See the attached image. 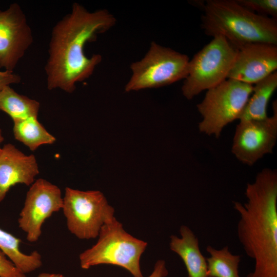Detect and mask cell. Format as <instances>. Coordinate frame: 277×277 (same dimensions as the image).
I'll return each instance as SVG.
<instances>
[{
  "label": "cell",
  "instance_id": "cell-1",
  "mask_svg": "<svg viewBox=\"0 0 277 277\" xmlns=\"http://www.w3.org/2000/svg\"><path fill=\"white\" fill-rule=\"evenodd\" d=\"M116 22L114 15L106 9L91 12L81 4L73 3L71 11L52 29L45 67L47 88L72 93L77 83L88 78L102 56L98 54L87 56L84 47Z\"/></svg>",
  "mask_w": 277,
  "mask_h": 277
},
{
  "label": "cell",
  "instance_id": "cell-2",
  "mask_svg": "<svg viewBox=\"0 0 277 277\" xmlns=\"http://www.w3.org/2000/svg\"><path fill=\"white\" fill-rule=\"evenodd\" d=\"M246 202H233L240 214L238 239L254 261L247 277H277V172L264 168L247 184Z\"/></svg>",
  "mask_w": 277,
  "mask_h": 277
},
{
  "label": "cell",
  "instance_id": "cell-3",
  "mask_svg": "<svg viewBox=\"0 0 277 277\" xmlns=\"http://www.w3.org/2000/svg\"><path fill=\"white\" fill-rule=\"evenodd\" d=\"M202 7L201 28L207 35H222L238 50L252 43L277 45L275 19L253 12L236 0H207Z\"/></svg>",
  "mask_w": 277,
  "mask_h": 277
},
{
  "label": "cell",
  "instance_id": "cell-4",
  "mask_svg": "<svg viewBox=\"0 0 277 277\" xmlns=\"http://www.w3.org/2000/svg\"><path fill=\"white\" fill-rule=\"evenodd\" d=\"M98 237L95 244L80 254L82 269L101 264L112 265L123 268L133 277H144L140 259L147 246V242L127 232L114 216L104 224Z\"/></svg>",
  "mask_w": 277,
  "mask_h": 277
},
{
  "label": "cell",
  "instance_id": "cell-5",
  "mask_svg": "<svg viewBox=\"0 0 277 277\" xmlns=\"http://www.w3.org/2000/svg\"><path fill=\"white\" fill-rule=\"evenodd\" d=\"M238 50L224 36L216 35L189 60L182 92L190 100L227 79Z\"/></svg>",
  "mask_w": 277,
  "mask_h": 277
},
{
  "label": "cell",
  "instance_id": "cell-6",
  "mask_svg": "<svg viewBox=\"0 0 277 277\" xmlns=\"http://www.w3.org/2000/svg\"><path fill=\"white\" fill-rule=\"evenodd\" d=\"M252 90L253 85L231 79L207 90L196 105L200 132L218 138L226 126L239 120Z\"/></svg>",
  "mask_w": 277,
  "mask_h": 277
},
{
  "label": "cell",
  "instance_id": "cell-7",
  "mask_svg": "<svg viewBox=\"0 0 277 277\" xmlns=\"http://www.w3.org/2000/svg\"><path fill=\"white\" fill-rule=\"evenodd\" d=\"M188 56L154 42L141 60L132 63V75L126 92L156 88L184 80L187 75Z\"/></svg>",
  "mask_w": 277,
  "mask_h": 277
},
{
  "label": "cell",
  "instance_id": "cell-8",
  "mask_svg": "<svg viewBox=\"0 0 277 277\" xmlns=\"http://www.w3.org/2000/svg\"><path fill=\"white\" fill-rule=\"evenodd\" d=\"M62 210L68 230L81 240L98 237L101 228L114 216V209L98 190L65 188Z\"/></svg>",
  "mask_w": 277,
  "mask_h": 277
},
{
  "label": "cell",
  "instance_id": "cell-9",
  "mask_svg": "<svg viewBox=\"0 0 277 277\" xmlns=\"http://www.w3.org/2000/svg\"><path fill=\"white\" fill-rule=\"evenodd\" d=\"M273 114L262 120L239 121L233 137L231 152L241 163L251 166L272 153L277 140V102Z\"/></svg>",
  "mask_w": 277,
  "mask_h": 277
},
{
  "label": "cell",
  "instance_id": "cell-10",
  "mask_svg": "<svg viewBox=\"0 0 277 277\" xmlns=\"http://www.w3.org/2000/svg\"><path fill=\"white\" fill-rule=\"evenodd\" d=\"M63 197L60 188L49 181L39 179L31 185L18 219V227L31 243L37 242L45 221L54 212L62 209Z\"/></svg>",
  "mask_w": 277,
  "mask_h": 277
},
{
  "label": "cell",
  "instance_id": "cell-11",
  "mask_svg": "<svg viewBox=\"0 0 277 277\" xmlns=\"http://www.w3.org/2000/svg\"><path fill=\"white\" fill-rule=\"evenodd\" d=\"M33 41L31 28L18 4L0 10V68L14 72Z\"/></svg>",
  "mask_w": 277,
  "mask_h": 277
},
{
  "label": "cell",
  "instance_id": "cell-12",
  "mask_svg": "<svg viewBox=\"0 0 277 277\" xmlns=\"http://www.w3.org/2000/svg\"><path fill=\"white\" fill-rule=\"evenodd\" d=\"M277 45L248 44L238 50L227 79L253 85L276 71Z\"/></svg>",
  "mask_w": 277,
  "mask_h": 277
},
{
  "label": "cell",
  "instance_id": "cell-13",
  "mask_svg": "<svg viewBox=\"0 0 277 277\" xmlns=\"http://www.w3.org/2000/svg\"><path fill=\"white\" fill-rule=\"evenodd\" d=\"M39 173L34 155H26L12 144L2 147L0 152V203L16 184L31 185Z\"/></svg>",
  "mask_w": 277,
  "mask_h": 277
},
{
  "label": "cell",
  "instance_id": "cell-14",
  "mask_svg": "<svg viewBox=\"0 0 277 277\" xmlns=\"http://www.w3.org/2000/svg\"><path fill=\"white\" fill-rule=\"evenodd\" d=\"M181 237L170 236V248L183 260L188 277H207L206 258L201 253L198 238L186 225L180 229Z\"/></svg>",
  "mask_w": 277,
  "mask_h": 277
},
{
  "label": "cell",
  "instance_id": "cell-15",
  "mask_svg": "<svg viewBox=\"0 0 277 277\" xmlns=\"http://www.w3.org/2000/svg\"><path fill=\"white\" fill-rule=\"evenodd\" d=\"M276 88V71L255 83L239 121L262 120L267 118L268 102Z\"/></svg>",
  "mask_w": 277,
  "mask_h": 277
},
{
  "label": "cell",
  "instance_id": "cell-16",
  "mask_svg": "<svg viewBox=\"0 0 277 277\" xmlns=\"http://www.w3.org/2000/svg\"><path fill=\"white\" fill-rule=\"evenodd\" d=\"M39 107L38 102L18 93L10 86L0 91V111L9 115L13 122L37 117Z\"/></svg>",
  "mask_w": 277,
  "mask_h": 277
},
{
  "label": "cell",
  "instance_id": "cell-17",
  "mask_svg": "<svg viewBox=\"0 0 277 277\" xmlns=\"http://www.w3.org/2000/svg\"><path fill=\"white\" fill-rule=\"evenodd\" d=\"M21 240L0 228V249L25 274L33 272L42 265L40 253L34 250L30 254L22 252L20 249Z\"/></svg>",
  "mask_w": 277,
  "mask_h": 277
},
{
  "label": "cell",
  "instance_id": "cell-18",
  "mask_svg": "<svg viewBox=\"0 0 277 277\" xmlns=\"http://www.w3.org/2000/svg\"><path fill=\"white\" fill-rule=\"evenodd\" d=\"M13 132L15 138L31 151L42 145L52 144L56 141L37 120V117L13 122Z\"/></svg>",
  "mask_w": 277,
  "mask_h": 277
},
{
  "label": "cell",
  "instance_id": "cell-19",
  "mask_svg": "<svg viewBox=\"0 0 277 277\" xmlns=\"http://www.w3.org/2000/svg\"><path fill=\"white\" fill-rule=\"evenodd\" d=\"M206 251L210 255L206 258L207 277H241L239 272L241 256L233 254L227 246L216 249L208 245Z\"/></svg>",
  "mask_w": 277,
  "mask_h": 277
},
{
  "label": "cell",
  "instance_id": "cell-20",
  "mask_svg": "<svg viewBox=\"0 0 277 277\" xmlns=\"http://www.w3.org/2000/svg\"><path fill=\"white\" fill-rule=\"evenodd\" d=\"M242 6L258 14L271 15L272 18L277 17L276 0H236Z\"/></svg>",
  "mask_w": 277,
  "mask_h": 277
},
{
  "label": "cell",
  "instance_id": "cell-21",
  "mask_svg": "<svg viewBox=\"0 0 277 277\" xmlns=\"http://www.w3.org/2000/svg\"><path fill=\"white\" fill-rule=\"evenodd\" d=\"M0 277H26L1 249Z\"/></svg>",
  "mask_w": 277,
  "mask_h": 277
},
{
  "label": "cell",
  "instance_id": "cell-22",
  "mask_svg": "<svg viewBox=\"0 0 277 277\" xmlns=\"http://www.w3.org/2000/svg\"><path fill=\"white\" fill-rule=\"evenodd\" d=\"M21 81L19 75L14 72L0 70V91L6 86L18 84Z\"/></svg>",
  "mask_w": 277,
  "mask_h": 277
},
{
  "label": "cell",
  "instance_id": "cell-23",
  "mask_svg": "<svg viewBox=\"0 0 277 277\" xmlns=\"http://www.w3.org/2000/svg\"><path fill=\"white\" fill-rule=\"evenodd\" d=\"M168 271L164 260H158L155 264L153 270L148 277H166Z\"/></svg>",
  "mask_w": 277,
  "mask_h": 277
},
{
  "label": "cell",
  "instance_id": "cell-24",
  "mask_svg": "<svg viewBox=\"0 0 277 277\" xmlns=\"http://www.w3.org/2000/svg\"><path fill=\"white\" fill-rule=\"evenodd\" d=\"M37 277H65L63 275L59 273H50L42 272L39 273Z\"/></svg>",
  "mask_w": 277,
  "mask_h": 277
},
{
  "label": "cell",
  "instance_id": "cell-25",
  "mask_svg": "<svg viewBox=\"0 0 277 277\" xmlns=\"http://www.w3.org/2000/svg\"><path fill=\"white\" fill-rule=\"evenodd\" d=\"M4 137L3 135L2 130L0 129V152L2 150V147H1V144L4 141Z\"/></svg>",
  "mask_w": 277,
  "mask_h": 277
}]
</instances>
